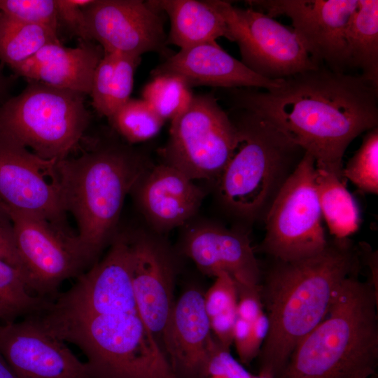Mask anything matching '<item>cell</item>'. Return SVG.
I'll use <instances>...</instances> for the list:
<instances>
[{
	"label": "cell",
	"instance_id": "obj_1",
	"mask_svg": "<svg viewBox=\"0 0 378 378\" xmlns=\"http://www.w3.org/2000/svg\"><path fill=\"white\" fill-rule=\"evenodd\" d=\"M28 317L80 349L90 378H177L136 303L127 232H118L101 260Z\"/></svg>",
	"mask_w": 378,
	"mask_h": 378
},
{
	"label": "cell",
	"instance_id": "obj_27",
	"mask_svg": "<svg viewBox=\"0 0 378 378\" xmlns=\"http://www.w3.org/2000/svg\"><path fill=\"white\" fill-rule=\"evenodd\" d=\"M48 298L33 295L29 291L22 272L0 260V323L16 321L43 309Z\"/></svg>",
	"mask_w": 378,
	"mask_h": 378
},
{
	"label": "cell",
	"instance_id": "obj_31",
	"mask_svg": "<svg viewBox=\"0 0 378 378\" xmlns=\"http://www.w3.org/2000/svg\"><path fill=\"white\" fill-rule=\"evenodd\" d=\"M0 11L17 20L57 32L56 0H0Z\"/></svg>",
	"mask_w": 378,
	"mask_h": 378
},
{
	"label": "cell",
	"instance_id": "obj_18",
	"mask_svg": "<svg viewBox=\"0 0 378 378\" xmlns=\"http://www.w3.org/2000/svg\"><path fill=\"white\" fill-rule=\"evenodd\" d=\"M182 253L204 274H230L237 284L260 285V270L248 234L211 222L192 225L181 240Z\"/></svg>",
	"mask_w": 378,
	"mask_h": 378
},
{
	"label": "cell",
	"instance_id": "obj_10",
	"mask_svg": "<svg viewBox=\"0 0 378 378\" xmlns=\"http://www.w3.org/2000/svg\"><path fill=\"white\" fill-rule=\"evenodd\" d=\"M209 1L225 20L230 41L237 44L240 61L255 74L281 80L319 66L292 27L252 8L235 7L225 1Z\"/></svg>",
	"mask_w": 378,
	"mask_h": 378
},
{
	"label": "cell",
	"instance_id": "obj_23",
	"mask_svg": "<svg viewBox=\"0 0 378 378\" xmlns=\"http://www.w3.org/2000/svg\"><path fill=\"white\" fill-rule=\"evenodd\" d=\"M141 57L104 52L93 76L90 94L101 115L110 118L130 99Z\"/></svg>",
	"mask_w": 378,
	"mask_h": 378
},
{
	"label": "cell",
	"instance_id": "obj_33",
	"mask_svg": "<svg viewBox=\"0 0 378 378\" xmlns=\"http://www.w3.org/2000/svg\"><path fill=\"white\" fill-rule=\"evenodd\" d=\"M237 299V286L234 279L226 272L220 273L204 295L205 309L209 318L236 309Z\"/></svg>",
	"mask_w": 378,
	"mask_h": 378
},
{
	"label": "cell",
	"instance_id": "obj_2",
	"mask_svg": "<svg viewBox=\"0 0 378 378\" xmlns=\"http://www.w3.org/2000/svg\"><path fill=\"white\" fill-rule=\"evenodd\" d=\"M224 90L232 109L248 111L268 120L310 154L316 167L344 181L346 149L378 124V86L359 74L318 66L281 80L268 90Z\"/></svg>",
	"mask_w": 378,
	"mask_h": 378
},
{
	"label": "cell",
	"instance_id": "obj_26",
	"mask_svg": "<svg viewBox=\"0 0 378 378\" xmlns=\"http://www.w3.org/2000/svg\"><path fill=\"white\" fill-rule=\"evenodd\" d=\"M58 43L57 31L17 20L0 11V59L13 69L43 46Z\"/></svg>",
	"mask_w": 378,
	"mask_h": 378
},
{
	"label": "cell",
	"instance_id": "obj_5",
	"mask_svg": "<svg viewBox=\"0 0 378 378\" xmlns=\"http://www.w3.org/2000/svg\"><path fill=\"white\" fill-rule=\"evenodd\" d=\"M377 307L372 284L350 275L276 378H370L378 363Z\"/></svg>",
	"mask_w": 378,
	"mask_h": 378
},
{
	"label": "cell",
	"instance_id": "obj_17",
	"mask_svg": "<svg viewBox=\"0 0 378 378\" xmlns=\"http://www.w3.org/2000/svg\"><path fill=\"white\" fill-rule=\"evenodd\" d=\"M130 194L153 232L160 234L188 223L206 192L181 171L161 162L152 164Z\"/></svg>",
	"mask_w": 378,
	"mask_h": 378
},
{
	"label": "cell",
	"instance_id": "obj_20",
	"mask_svg": "<svg viewBox=\"0 0 378 378\" xmlns=\"http://www.w3.org/2000/svg\"><path fill=\"white\" fill-rule=\"evenodd\" d=\"M153 77L169 74L180 77L190 88L268 90L281 80L264 78L230 55L216 41L204 43L169 55L151 71Z\"/></svg>",
	"mask_w": 378,
	"mask_h": 378
},
{
	"label": "cell",
	"instance_id": "obj_14",
	"mask_svg": "<svg viewBox=\"0 0 378 378\" xmlns=\"http://www.w3.org/2000/svg\"><path fill=\"white\" fill-rule=\"evenodd\" d=\"M128 234L134 299L144 322L164 353L176 302V260L159 234L139 231Z\"/></svg>",
	"mask_w": 378,
	"mask_h": 378
},
{
	"label": "cell",
	"instance_id": "obj_32",
	"mask_svg": "<svg viewBox=\"0 0 378 378\" xmlns=\"http://www.w3.org/2000/svg\"><path fill=\"white\" fill-rule=\"evenodd\" d=\"M269 328V320L265 312L252 322L237 318L234 329L233 343L242 365H248L258 357Z\"/></svg>",
	"mask_w": 378,
	"mask_h": 378
},
{
	"label": "cell",
	"instance_id": "obj_38",
	"mask_svg": "<svg viewBox=\"0 0 378 378\" xmlns=\"http://www.w3.org/2000/svg\"><path fill=\"white\" fill-rule=\"evenodd\" d=\"M0 260L6 261L21 270V263L15 246L11 221L1 206Z\"/></svg>",
	"mask_w": 378,
	"mask_h": 378
},
{
	"label": "cell",
	"instance_id": "obj_4",
	"mask_svg": "<svg viewBox=\"0 0 378 378\" xmlns=\"http://www.w3.org/2000/svg\"><path fill=\"white\" fill-rule=\"evenodd\" d=\"M151 165L144 154L120 144L57 162L62 202L76 220V239L90 265L118 232L125 197Z\"/></svg>",
	"mask_w": 378,
	"mask_h": 378
},
{
	"label": "cell",
	"instance_id": "obj_7",
	"mask_svg": "<svg viewBox=\"0 0 378 378\" xmlns=\"http://www.w3.org/2000/svg\"><path fill=\"white\" fill-rule=\"evenodd\" d=\"M84 94L31 80L0 107V136L41 158H67L90 122Z\"/></svg>",
	"mask_w": 378,
	"mask_h": 378
},
{
	"label": "cell",
	"instance_id": "obj_13",
	"mask_svg": "<svg viewBox=\"0 0 378 378\" xmlns=\"http://www.w3.org/2000/svg\"><path fill=\"white\" fill-rule=\"evenodd\" d=\"M56 160L39 158L0 136V205L37 215L59 230L67 226Z\"/></svg>",
	"mask_w": 378,
	"mask_h": 378
},
{
	"label": "cell",
	"instance_id": "obj_28",
	"mask_svg": "<svg viewBox=\"0 0 378 378\" xmlns=\"http://www.w3.org/2000/svg\"><path fill=\"white\" fill-rule=\"evenodd\" d=\"M193 96L191 88L182 78L169 74L153 77L142 91V99L164 121L172 120L183 113Z\"/></svg>",
	"mask_w": 378,
	"mask_h": 378
},
{
	"label": "cell",
	"instance_id": "obj_22",
	"mask_svg": "<svg viewBox=\"0 0 378 378\" xmlns=\"http://www.w3.org/2000/svg\"><path fill=\"white\" fill-rule=\"evenodd\" d=\"M158 10L166 14L170 28L167 45L180 49L216 41L224 37L230 40L227 24L209 0H150Z\"/></svg>",
	"mask_w": 378,
	"mask_h": 378
},
{
	"label": "cell",
	"instance_id": "obj_16",
	"mask_svg": "<svg viewBox=\"0 0 378 378\" xmlns=\"http://www.w3.org/2000/svg\"><path fill=\"white\" fill-rule=\"evenodd\" d=\"M0 353L18 378H90L66 343L29 317L0 323Z\"/></svg>",
	"mask_w": 378,
	"mask_h": 378
},
{
	"label": "cell",
	"instance_id": "obj_40",
	"mask_svg": "<svg viewBox=\"0 0 378 378\" xmlns=\"http://www.w3.org/2000/svg\"><path fill=\"white\" fill-rule=\"evenodd\" d=\"M253 378H273L272 376L258 372L257 375H254Z\"/></svg>",
	"mask_w": 378,
	"mask_h": 378
},
{
	"label": "cell",
	"instance_id": "obj_12",
	"mask_svg": "<svg viewBox=\"0 0 378 378\" xmlns=\"http://www.w3.org/2000/svg\"><path fill=\"white\" fill-rule=\"evenodd\" d=\"M358 0H251L250 8L274 18L285 15L304 48L319 66L349 73L345 33Z\"/></svg>",
	"mask_w": 378,
	"mask_h": 378
},
{
	"label": "cell",
	"instance_id": "obj_9",
	"mask_svg": "<svg viewBox=\"0 0 378 378\" xmlns=\"http://www.w3.org/2000/svg\"><path fill=\"white\" fill-rule=\"evenodd\" d=\"M315 172L314 159L304 152L270 205L261 246L277 261L314 255L328 243L321 223Z\"/></svg>",
	"mask_w": 378,
	"mask_h": 378
},
{
	"label": "cell",
	"instance_id": "obj_39",
	"mask_svg": "<svg viewBox=\"0 0 378 378\" xmlns=\"http://www.w3.org/2000/svg\"><path fill=\"white\" fill-rule=\"evenodd\" d=\"M0 378H18L0 353Z\"/></svg>",
	"mask_w": 378,
	"mask_h": 378
},
{
	"label": "cell",
	"instance_id": "obj_29",
	"mask_svg": "<svg viewBox=\"0 0 378 378\" xmlns=\"http://www.w3.org/2000/svg\"><path fill=\"white\" fill-rule=\"evenodd\" d=\"M108 119L115 131L130 144L153 139L164 122L144 99L132 98Z\"/></svg>",
	"mask_w": 378,
	"mask_h": 378
},
{
	"label": "cell",
	"instance_id": "obj_19",
	"mask_svg": "<svg viewBox=\"0 0 378 378\" xmlns=\"http://www.w3.org/2000/svg\"><path fill=\"white\" fill-rule=\"evenodd\" d=\"M204 292L188 286L176 300L164 354L177 378H206L209 363L220 347L213 336Z\"/></svg>",
	"mask_w": 378,
	"mask_h": 378
},
{
	"label": "cell",
	"instance_id": "obj_35",
	"mask_svg": "<svg viewBox=\"0 0 378 378\" xmlns=\"http://www.w3.org/2000/svg\"><path fill=\"white\" fill-rule=\"evenodd\" d=\"M253 376L230 351L220 346L209 363L206 378H253Z\"/></svg>",
	"mask_w": 378,
	"mask_h": 378
},
{
	"label": "cell",
	"instance_id": "obj_21",
	"mask_svg": "<svg viewBox=\"0 0 378 378\" xmlns=\"http://www.w3.org/2000/svg\"><path fill=\"white\" fill-rule=\"evenodd\" d=\"M103 55V49L90 41L76 48L50 43L13 69L31 80L86 94Z\"/></svg>",
	"mask_w": 378,
	"mask_h": 378
},
{
	"label": "cell",
	"instance_id": "obj_15",
	"mask_svg": "<svg viewBox=\"0 0 378 378\" xmlns=\"http://www.w3.org/2000/svg\"><path fill=\"white\" fill-rule=\"evenodd\" d=\"M83 12L90 36L104 52L141 57L166 50L164 13L150 1L93 0Z\"/></svg>",
	"mask_w": 378,
	"mask_h": 378
},
{
	"label": "cell",
	"instance_id": "obj_30",
	"mask_svg": "<svg viewBox=\"0 0 378 378\" xmlns=\"http://www.w3.org/2000/svg\"><path fill=\"white\" fill-rule=\"evenodd\" d=\"M343 178L364 192H378V127L368 130L358 150L343 167Z\"/></svg>",
	"mask_w": 378,
	"mask_h": 378
},
{
	"label": "cell",
	"instance_id": "obj_24",
	"mask_svg": "<svg viewBox=\"0 0 378 378\" xmlns=\"http://www.w3.org/2000/svg\"><path fill=\"white\" fill-rule=\"evenodd\" d=\"M348 67L378 86V1L358 0L345 33Z\"/></svg>",
	"mask_w": 378,
	"mask_h": 378
},
{
	"label": "cell",
	"instance_id": "obj_34",
	"mask_svg": "<svg viewBox=\"0 0 378 378\" xmlns=\"http://www.w3.org/2000/svg\"><path fill=\"white\" fill-rule=\"evenodd\" d=\"M93 0H56L59 21H62L81 39L90 41L83 8Z\"/></svg>",
	"mask_w": 378,
	"mask_h": 378
},
{
	"label": "cell",
	"instance_id": "obj_8",
	"mask_svg": "<svg viewBox=\"0 0 378 378\" xmlns=\"http://www.w3.org/2000/svg\"><path fill=\"white\" fill-rule=\"evenodd\" d=\"M237 128L213 93L194 94L188 108L171 120L160 150L162 163L191 180L216 183L233 154Z\"/></svg>",
	"mask_w": 378,
	"mask_h": 378
},
{
	"label": "cell",
	"instance_id": "obj_6",
	"mask_svg": "<svg viewBox=\"0 0 378 378\" xmlns=\"http://www.w3.org/2000/svg\"><path fill=\"white\" fill-rule=\"evenodd\" d=\"M232 119L238 132L232 155L216 182L219 200L235 216L256 218L271 204L304 151L260 115L245 110Z\"/></svg>",
	"mask_w": 378,
	"mask_h": 378
},
{
	"label": "cell",
	"instance_id": "obj_25",
	"mask_svg": "<svg viewBox=\"0 0 378 378\" xmlns=\"http://www.w3.org/2000/svg\"><path fill=\"white\" fill-rule=\"evenodd\" d=\"M315 182L321 211L330 234L346 239L360 225L358 205L346 187V181L326 170L316 167Z\"/></svg>",
	"mask_w": 378,
	"mask_h": 378
},
{
	"label": "cell",
	"instance_id": "obj_11",
	"mask_svg": "<svg viewBox=\"0 0 378 378\" xmlns=\"http://www.w3.org/2000/svg\"><path fill=\"white\" fill-rule=\"evenodd\" d=\"M9 217L27 287L36 296L52 298L61 284L90 265L76 239L34 214L2 205Z\"/></svg>",
	"mask_w": 378,
	"mask_h": 378
},
{
	"label": "cell",
	"instance_id": "obj_36",
	"mask_svg": "<svg viewBox=\"0 0 378 378\" xmlns=\"http://www.w3.org/2000/svg\"><path fill=\"white\" fill-rule=\"evenodd\" d=\"M237 314L238 318L252 322L263 312L260 284L255 286L238 285Z\"/></svg>",
	"mask_w": 378,
	"mask_h": 378
},
{
	"label": "cell",
	"instance_id": "obj_37",
	"mask_svg": "<svg viewBox=\"0 0 378 378\" xmlns=\"http://www.w3.org/2000/svg\"><path fill=\"white\" fill-rule=\"evenodd\" d=\"M237 308L220 313L209 318L211 332L220 346L230 351L233 344V335L237 319Z\"/></svg>",
	"mask_w": 378,
	"mask_h": 378
},
{
	"label": "cell",
	"instance_id": "obj_3",
	"mask_svg": "<svg viewBox=\"0 0 378 378\" xmlns=\"http://www.w3.org/2000/svg\"><path fill=\"white\" fill-rule=\"evenodd\" d=\"M277 262L260 285L270 328L258 356V372L273 378L298 343L326 317L345 279L358 268L346 239L328 243L314 255Z\"/></svg>",
	"mask_w": 378,
	"mask_h": 378
}]
</instances>
